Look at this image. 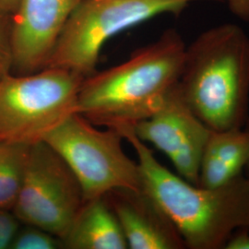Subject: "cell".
I'll return each instance as SVG.
<instances>
[{
    "label": "cell",
    "mask_w": 249,
    "mask_h": 249,
    "mask_svg": "<svg viewBox=\"0 0 249 249\" xmlns=\"http://www.w3.org/2000/svg\"><path fill=\"white\" fill-rule=\"evenodd\" d=\"M20 0H0V10L14 15L17 11Z\"/></svg>",
    "instance_id": "19"
},
{
    "label": "cell",
    "mask_w": 249,
    "mask_h": 249,
    "mask_svg": "<svg viewBox=\"0 0 249 249\" xmlns=\"http://www.w3.org/2000/svg\"><path fill=\"white\" fill-rule=\"evenodd\" d=\"M61 241L62 249H128L120 223L106 196L84 201Z\"/></svg>",
    "instance_id": "12"
},
{
    "label": "cell",
    "mask_w": 249,
    "mask_h": 249,
    "mask_svg": "<svg viewBox=\"0 0 249 249\" xmlns=\"http://www.w3.org/2000/svg\"><path fill=\"white\" fill-rule=\"evenodd\" d=\"M13 15L0 10V79L11 73V30Z\"/></svg>",
    "instance_id": "15"
},
{
    "label": "cell",
    "mask_w": 249,
    "mask_h": 249,
    "mask_svg": "<svg viewBox=\"0 0 249 249\" xmlns=\"http://www.w3.org/2000/svg\"><path fill=\"white\" fill-rule=\"evenodd\" d=\"M118 131L138 157L142 189L166 215L189 249H223L231 233L249 227V178L219 188L193 185L157 160L131 126Z\"/></svg>",
    "instance_id": "1"
},
{
    "label": "cell",
    "mask_w": 249,
    "mask_h": 249,
    "mask_svg": "<svg viewBox=\"0 0 249 249\" xmlns=\"http://www.w3.org/2000/svg\"><path fill=\"white\" fill-rule=\"evenodd\" d=\"M82 0H20L11 30V73L45 69L72 12Z\"/></svg>",
    "instance_id": "9"
},
{
    "label": "cell",
    "mask_w": 249,
    "mask_h": 249,
    "mask_svg": "<svg viewBox=\"0 0 249 249\" xmlns=\"http://www.w3.org/2000/svg\"><path fill=\"white\" fill-rule=\"evenodd\" d=\"M18 228L9 249H62L61 239L51 232L34 225Z\"/></svg>",
    "instance_id": "14"
},
{
    "label": "cell",
    "mask_w": 249,
    "mask_h": 249,
    "mask_svg": "<svg viewBox=\"0 0 249 249\" xmlns=\"http://www.w3.org/2000/svg\"><path fill=\"white\" fill-rule=\"evenodd\" d=\"M106 196L120 223L128 249H186L174 224L142 189H117Z\"/></svg>",
    "instance_id": "10"
},
{
    "label": "cell",
    "mask_w": 249,
    "mask_h": 249,
    "mask_svg": "<svg viewBox=\"0 0 249 249\" xmlns=\"http://www.w3.org/2000/svg\"><path fill=\"white\" fill-rule=\"evenodd\" d=\"M19 228V222L12 211L0 209V249H9Z\"/></svg>",
    "instance_id": "16"
},
{
    "label": "cell",
    "mask_w": 249,
    "mask_h": 249,
    "mask_svg": "<svg viewBox=\"0 0 249 249\" xmlns=\"http://www.w3.org/2000/svg\"><path fill=\"white\" fill-rule=\"evenodd\" d=\"M178 88L211 130L243 128L249 117V37L234 24L214 27L187 47Z\"/></svg>",
    "instance_id": "3"
},
{
    "label": "cell",
    "mask_w": 249,
    "mask_h": 249,
    "mask_svg": "<svg viewBox=\"0 0 249 249\" xmlns=\"http://www.w3.org/2000/svg\"><path fill=\"white\" fill-rule=\"evenodd\" d=\"M186 49L178 32L168 30L125 62L85 78L77 113L95 125L115 129L150 117L180 79Z\"/></svg>",
    "instance_id": "2"
},
{
    "label": "cell",
    "mask_w": 249,
    "mask_h": 249,
    "mask_svg": "<svg viewBox=\"0 0 249 249\" xmlns=\"http://www.w3.org/2000/svg\"><path fill=\"white\" fill-rule=\"evenodd\" d=\"M196 0H82L63 29L46 68L89 77L111 37L162 13L178 15Z\"/></svg>",
    "instance_id": "5"
},
{
    "label": "cell",
    "mask_w": 249,
    "mask_h": 249,
    "mask_svg": "<svg viewBox=\"0 0 249 249\" xmlns=\"http://www.w3.org/2000/svg\"><path fill=\"white\" fill-rule=\"evenodd\" d=\"M85 78L60 68L0 79V141L33 145L77 113Z\"/></svg>",
    "instance_id": "4"
},
{
    "label": "cell",
    "mask_w": 249,
    "mask_h": 249,
    "mask_svg": "<svg viewBox=\"0 0 249 249\" xmlns=\"http://www.w3.org/2000/svg\"><path fill=\"white\" fill-rule=\"evenodd\" d=\"M225 1L228 8L238 18L249 22V0H220Z\"/></svg>",
    "instance_id": "18"
},
{
    "label": "cell",
    "mask_w": 249,
    "mask_h": 249,
    "mask_svg": "<svg viewBox=\"0 0 249 249\" xmlns=\"http://www.w3.org/2000/svg\"><path fill=\"white\" fill-rule=\"evenodd\" d=\"M31 146L0 141V209L12 211L23 182Z\"/></svg>",
    "instance_id": "13"
},
{
    "label": "cell",
    "mask_w": 249,
    "mask_h": 249,
    "mask_svg": "<svg viewBox=\"0 0 249 249\" xmlns=\"http://www.w3.org/2000/svg\"><path fill=\"white\" fill-rule=\"evenodd\" d=\"M223 249H249V227L236 229L224 244Z\"/></svg>",
    "instance_id": "17"
},
{
    "label": "cell",
    "mask_w": 249,
    "mask_h": 249,
    "mask_svg": "<svg viewBox=\"0 0 249 249\" xmlns=\"http://www.w3.org/2000/svg\"><path fill=\"white\" fill-rule=\"evenodd\" d=\"M83 203L80 183L62 158L43 141L33 144L12 209L18 222L42 228L62 240Z\"/></svg>",
    "instance_id": "7"
},
{
    "label": "cell",
    "mask_w": 249,
    "mask_h": 249,
    "mask_svg": "<svg viewBox=\"0 0 249 249\" xmlns=\"http://www.w3.org/2000/svg\"><path fill=\"white\" fill-rule=\"evenodd\" d=\"M243 128L246 130V132L249 134V116L248 117V119H247V121H246V123L244 124V126H243ZM246 171L248 172V174H249V176H248V178H249V163H248V165H247V168H246Z\"/></svg>",
    "instance_id": "20"
},
{
    "label": "cell",
    "mask_w": 249,
    "mask_h": 249,
    "mask_svg": "<svg viewBox=\"0 0 249 249\" xmlns=\"http://www.w3.org/2000/svg\"><path fill=\"white\" fill-rule=\"evenodd\" d=\"M124 137L115 128L99 129L75 113L48 134L47 143L71 170L84 201L117 189L142 190L138 161L124 152Z\"/></svg>",
    "instance_id": "6"
},
{
    "label": "cell",
    "mask_w": 249,
    "mask_h": 249,
    "mask_svg": "<svg viewBox=\"0 0 249 249\" xmlns=\"http://www.w3.org/2000/svg\"><path fill=\"white\" fill-rule=\"evenodd\" d=\"M249 160V136L244 128L212 130L200 160L199 187H225L243 177Z\"/></svg>",
    "instance_id": "11"
},
{
    "label": "cell",
    "mask_w": 249,
    "mask_h": 249,
    "mask_svg": "<svg viewBox=\"0 0 249 249\" xmlns=\"http://www.w3.org/2000/svg\"><path fill=\"white\" fill-rule=\"evenodd\" d=\"M131 128L142 142L151 143L167 156L178 176L197 185L200 160L212 130L187 106L178 82L153 115Z\"/></svg>",
    "instance_id": "8"
},
{
    "label": "cell",
    "mask_w": 249,
    "mask_h": 249,
    "mask_svg": "<svg viewBox=\"0 0 249 249\" xmlns=\"http://www.w3.org/2000/svg\"></svg>",
    "instance_id": "21"
}]
</instances>
